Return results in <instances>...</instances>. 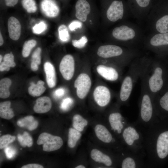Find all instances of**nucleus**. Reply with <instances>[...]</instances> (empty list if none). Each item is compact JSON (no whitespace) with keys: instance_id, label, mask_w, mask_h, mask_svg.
Wrapping results in <instances>:
<instances>
[{"instance_id":"obj_49","label":"nucleus","mask_w":168,"mask_h":168,"mask_svg":"<svg viewBox=\"0 0 168 168\" xmlns=\"http://www.w3.org/2000/svg\"><path fill=\"white\" fill-rule=\"evenodd\" d=\"M76 168H85V167L82 165H80L77 166Z\"/></svg>"},{"instance_id":"obj_44","label":"nucleus","mask_w":168,"mask_h":168,"mask_svg":"<svg viewBox=\"0 0 168 168\" xmlns=\"http://www.w3.org/2000/svg\"><path fill=\"white\" fill-rule=\"evenodd\" d=\"M65 93V91L63 88H59L55 90L54 95L57 98H60L63 96Z\"/></svg>"},{"instance_id":"obj_30","label":"nucleus","mask_w":168,"mask_h":168,"mask_svg":"<svg viewBox=\"0 0 168 168\" xmlns=\"http://www.w3.org/2000/svg\"><path fill=\"white\" fill-rule=\"evenodd\" d=\"M88 122L82 116L78 114L75 115L73 117L72 126L74 128L82 132L87 124Z\"/></svg>"},{"instance_id":"obj_16","label":"nucleus","mask_w":168,"mask_h":168,"mask_svg":"<svg viewBox=\"0 0 168 168\" xmlns=\"http://www.w3.org/2000/svg\"><path fill=\"white\" fill-rule=\"evenodd\" d=\"M75 16L79 21L85 22L91 11L89 3L86 0H78L75 5Z\"/></svg>"},{"instance_id":"obj_13","label":"nucleus","mask_w":168,"mask_h":168,"mask_svg":"<svg viewBox=\"0 0 168 168\" xmlns=\"http://www.w3.org/2000/svg\"><path fill=\"white\" fill-rule=\"evenodd\" d=\"M124 14V7L121 1H113L110 6L107 12L108 19L112 22L121 19Z\"/></svg>"},{"instance_id":"obj_10","label":"nucleus","mask_w":168,"mask_h":168,"mask_svg":"<svg viewBox=\"0 0 168 168\" xmlns=\"http://www.w3.org/2000/svg\"><path fill=\"white\" fill-rule=\"evenodd\" d=\"M108 121L111 130L120 135L128 123L122 114L117 111L112 112L109 114Z\"/></svg>"},{"instance_id":"obj_48","label":"nucleus","mask_w":168,"mask_h":168,"mask_svg":"<svg viewBox=\"0 0 168 168\" xmlns=\"http://www.w3.org/2000/svg\"><path fill=\"white\" fill-rule=\"evenodd\" d=\"M3 43V40L2 36L0 33V45L1 46Z\"/></svg>"},{"instance_id":"obj_23","label":"nucleus","mask_w":168,"mask_h":168,"mask_svg":"<svg viewBox=\"0 0 168 168\" xmlns=\"http://www.w3.org/2000/svg\"><path fill=\"white\" fill-rule=\"evenodd\" d=\"M17 124L20 127L26 128L32 131L37 128L38 123L33 116L29 115L18 120Z\"/></svg>"},{"instance_id":"obj_38","label":"nucleus","mask_w":168,"mask_h":168,"mask_svg":"<svg viewBox=\"0 0 168 168\" xmlns=\"http://www.w3.org/2000/svg\"><path fill=\"white\" fill-rule=\"evenodd\" d=\"M47 28V26L43 21L36 24L33 28V32L36 34H40L44 31Z\"/></svg>"},{"instance_id":"obj_18","label":"nucleus","mask_w":168,"mask_h":168,"mask_svg":"<svg viewBox=\"0 0 168 168\" xmlns=\"http://www.w3.org/2000/svg\"><path fill=\"white\" fill-rule=\"evenodd\" d=\"M95 131L97 137L104 142L106 143L115 142V138L105 126L97 124L95 127Z\"/></svg>"},{"instance_id":"obj_5","label":"nucleus","mask_w":168,"mask_h":168,"mask_svg":"<svg viewBox=\"0 0 168 168\" xmlns=\"http://www.w3.org/2000/svg\"><path fill=\"white\" fill-rule=\"evenodd\" d=\"M37 143L39 145H43V150L49 152L59 149L62 146L63 141L59 136L43 133L39 135Z\"/></svg>"},{"instance_id":"obj_46","label":"nucleus","mask_w":168,"mask_h":168,"mask_svg":"<svg viewBox=\"0 0 168 168\" xmlns=\"http://www.w3.org/2000/svg\"><path fill=\"white\" fill-rule=\"evenodd\" d=\"M18 0H5L6 5L9 7H13L17 3Z\"/></svg>"},{"instance_id":"obj_19","label":"nucleus","mask_w":168,"mask_h":168,"mask_svg":"<svg viewBox=\"0 0 168 168\" xmlns=\"http://www.w3.org/2000/svg\"><path fill=\"white\" fill-rule=\"evenodd\" d=\"M8 29L10 38L17 40L21 35V25L19 21L13 16L10 17L8 21Z\"/></svg>"},{"instance_id":"obj_45","label":"nucleus","mask_w":168,"mask_h":168,"mask_svg":"<svg viewBox=\"0 0 168 168\" xmlns=\"http://www.w3.org/2000/svg\"><path fill=\"white\" fill-rule=\"evenodd\" d=\"M41 165L37 164H30L23 166L21 168H43Z\"/></svg>"},{"instance_id":"obj_12","label":"nucleus","mask_w":168,"mask_h":168,"mask_svg":"<svg viewBox=\"0 0 168 168\" xmlns=\"http://www.w3.org/2000/svg\"><path fill=\"white\" fill-rule=\"evenodd\" d=\"M124 51L120 47L114 45H106L100 46L97 50V55L104 58H110L121 55Z\"/></svg>"},{"instance_id":"obj_15","label":"nucleus","mask_w":168,"mask_h":168,"mask_svg":"<svg viewBox=\"0 0 168 168\" xmlns=\"http://www.w3.org/2000/svg\"><path fill=\"white\" fill-rule=\"evenodd\" d=\"M112 34L116 39L123 41L131 40L135 35V32L133 29L124 25L115 28Z\"/></svg>"},{"instance_id":"obj_22","label":"nucleus","mask_w":168,"mask_h":168,"mask_svg":"<svg viewBox=\"0 0 168 168\" xmlns=\"http://www.w3.org/2000/svg\"><path fill=\"white\" fill-rule=\"evenodd\" d=\"M91 156L95 161L102 163L107 166H111L113 164V161L110 157L97 149H94L91 150Z\"/></svg>"},{"instance_id":"obj_17","label":"nucleus","mask_w":168,"mask_h":168,"mask_svg":"<svg viewBox=\"0 0 168 168\" xmlns=\"http://www.w3.org/2000/svg\"><path fill=\"white\" fill-rule=\"evenodd\" d=\"M41 8L44 14L49 17H55L59 13V8L53 0H43L41 3Z\"/></svg>"},{"instance_id":"obj_39","label":"nucleus","mask_w":168,"mask_h":168,"mask_svg":"<svg viewBox=\"0 0 168 168\" xmlns=\"http://www.w3.org/2000/svg\"><path fill=\"white\" fill-rule=\"evenodd\" d=\"M41 52V49L40 47L38 48L35 50L32 56L31 62H34L38 65L40 64Z\"/></svg>"},{"instance_id":"obj_40","label":"nucleus","mask_w":168,"mask_h":168,"mask_svg":"<svg viewBox=\"0 0 168 168\" xmlns=\"http://www.w3.org/2000/svg\"><path fill=\"white\" fill-rule=\"evenodd\" d=\"M73 103V100L72 98L69 97L66 98L63 100L60 107L62 110L66 111L69 108Z\"/></svg>"},{"instance_id":"obj_41","label":"nucleus","mask_w":168,"mask_h":168,"mask_svg":"<svg viewBox=\"0 0 168 168\" xmlns=\"http://www.w3.org/2000/svg\"><path fill=\"white\" fill-rule=\"evenodd\" d=\"M4 152L7 157L9 159L13 157L16 153V150L10 146H7L5 148Z\"/></svg>"},{"instance_id":"obj_3","label":"nucleus","mask_w":168,"mask_h":168,"mask_svg":"<svg viewBox=\"0 0 168 168\" xmlns=\"http://www.w3.org/2000/svg\"><path fill=\"white\" fill-rule=\"evenodd\" d=\"M141 93L138 102L139 112L136 122L146 128L159 120L154 103L153 98L145 85L141 82Z\"/></svg>"},{"instance_id":"obj_32","label":"nucleus","mask_w":168,"mask_h":168,"mask_svg":"<svg viewBox=\"0 0 168 168\" xmlns=\"http://www.w3.org/2000/svg\"><path fill=\"white\" fill-rule=\"evenodd\" d=\"M17 138L21 145L23 147L26 146L30 147L33 144L32 138L27 132H24L22 135L18 134Z\"/></svg>"},{"instance_id":"obj_31","label":"nucleus","mask_w":168,"mask_h":168,"mask_svg":"<svg viewBox=\"0 0 168 168\" xmlns=\"http://www.w3.org/2000/svg\"><path fill=\"white\" fill-rule=\"evenodd\" d=\"M156 27L157 30L161 33L168 32V15L164 16L156 22Z\"/></svg>"},{"instance_id":"obj_29","label":"nucleus","mask_w":168,"mask_h":168,"mask_svg":"<svg viewBox=\"0 0 168 168\" xmlns=\"http://www.w3.org/2000/svg\"><path fill=\"white\" fill-rule=\"evenodd\" d=\"M81 136L80 132L74 128H70L69 129L68 134V146L71 148L74 147Z\"/></svg>"},{"instance_id":"obj_2","label":"nucleus","mask_w":168,"mask_h":168,"mask_svg":"<svg viewBox=\"0 0 168 168\" xmlns=\"http://www.w3.org/2000/svg\"><path fill=\"white\" fill-rule=\"evenodd\" d=\"M150 60L137 59L131 63L121 86L119 99L123 104H129L133 90L138 80L140 79Z\"/></svg>"},{"instance_id":"obj_14","label":"nucleus","mask_w":168,"mask_h":168,"mask_svg":"<svg viewBox=\"0 0 168 168\" xmlns=\"http://www.w3.org/2000/svg\"><path fill=\"white\" fill-rule=\"evenodd\" d=\"M96 70L100 75L107 80L115 81L119 77V72L114 67L100 65L97 67Z\"/></svg>"},{"instance_id":"obj_7","label":"nucleus","mask_w":168,"mask_h":168,"mask_svg":"<svg viewBox=\"0 0 168 168\" xmlns=\"http://www.w3.org/2000/svg\"><path fill=\"white\" fill-rule=\"evenodd\" d=\"M91 85V78L87 74L82 73L79 75L74 83L77 96L81 99H84L88 93Z\"/></svg>"},{"instance_id":"obj_35","label":"nucleus","mask_w":168,"mask_h":168,"mask_svg":"<svg viewBox=\"0 0 168 168\" xmlns=\"http://www.w3.org/2000/svg\"><path fill=\"white\" fill-rule=\"evenodd\" d=\"M21 4L23 8L28 13H34L36 11L37 7L34 0H22Z\"/></svg>"},{"instance_id":"obj_24","label":"nucleus","mask_w":168,"mask_h":168,"mask_svg":"<svg viewBox=\"0 0 168 168\" xmlns=\"http://www.w3.org/2000/svg\"><path fill=\"white\" fill-rule=\"evenodd\" d=\"M151 46L158 47L168 45V32L158 34L154 36L150 40Z\"/></svg>"},{"instance_id":"obj_33","label":"nucleus","mask_w":168,"mask_h":168,"mask_svg":"<svg viewBox=\"0 0 168 168\" xmlns=\"http://www.w3.org/2000/svg\"><path fill=\"white\" fill-rule=\"evenodd\" d=\"M36 41L34 40H30L26 41L23 45L22 54L24 57H27L30 55L33 48L36 45Z\"/></svg>"},{"instance_id":"obj_8","label":"nucleus","mask_w":168,"mask_h":168,"mask_svg":"<svg viewBox=\"0 0 168 168\" xmlns=\"http://www.w3.org/2000/svg\"><path fill=\"white\" fill-rule=\"evenodd\" d=\"M156 111L158 117L168 115V86L153 100Z\"/></svg>"},{"instance_id":"obj_37","label":"nucleus","mask_w":168,"mask_h":168,"mask_svg":"<svg viewBox=\"0 0 168 168\" xmlns=\"http://www.w3.org/2000/svg\"><path fill=\"white\" fill-rule=\"evenodd\" d=\"M87 41L86 37L83 36L79 40H72V43L74 47L78 48H82L86 45Z\"/></svg>"},{"instance_id":"obj_26","label":"nucleus","mask_w":168,"mask_h":168,"mask_svg":"<svg viewBox=\"0 0 168 168\" xmlns=\"http://www.w3.org/2000/svg\"><path fill=\"white\" fill-rule=\"evenodd\" d=\"M11 103L9 101L0 103V116L4 119H10L14 116L12 109L10 108Z\"/></svg>"},{"instance_id":"obj_43","label":"nucleus","mask_w":168,"mask_h":168,"mask_svg":"<svg viewBox=\"0 0 168 168\" xmlns=\"http://www.w3.org/2000/svg\"><path fill=\"white\" fill-rule=\"evenodd\" d=\"M138 5L142 7H147L149 4L150 0H135Z\"/></svg>"},{"instance_id":"obj_25","label":"nucleus","mask_w":168,"mask_h":168,"mask_svg":"<svg viewBox=\"0 0 168 168\" xmlns=\"http://www.w3.org/2000/svg\"><path fill=\"white\" fill-rule=\"evenodd\" d=\"M44 82L41 80L38 82L36 84L32 82L28 88V93L30 95L34 96H38L42 95L46 90L44 86Z\"/></svg>"},{"instance_id":"obj_34","label":"nucleus","mask_w":168,"mask_h":168,"mask_svg":"<svg viewBox=\"0 0 168 168\" xmlns=\"http://www.w3.org/2000/svg\"><path fill=\"white\" fill-rule=\"evenodd\" d=\"M58 35L59 39L63 42L68 41L70 39V36L67 26L64 25H60L58 27Z\"/></svg>"},{"instance_id":"obj_47","label":"nucleus","mask_w":168,"mask_h":168,"mask_svg":"<svg viewBox=\"0 0 168 168\" xmlns=\"http://www.w3.org/2000/svg\"><path fill=\"white\" fill-rule=\"evenodd\" d=\"M38 65L36 63L31 62V69L33 71H36L38 69Z\"/></svg>"},{"instance_id":"obj_6","label":"nucleus","mask_w":168,"mask_h":168,"mask_svg":"<svg viewBox=\"0 0 168 168\" xmlns=\"http://www.w3.org/2000/svg\"><path fill=\"white\" fill-rule=\"evenodd\" d=\"M123 157L121 162L122 168H140L146 166L144 157L133 153L125 149L124 154H121Z\"/></svg>"},{"instance_id":"obj_27","label":"nucleus","mask_w":168,"mask_h":168,"mask_svg":"<svg viewBox=\"0 0 168 168\" xmlns=\"http://www.w3.org/2000/svg\"><path fill=\"white\" fill-rule=\"evenodd\" d=\"M16 63L14 61V57L12 53L6 54L3 57V61L0 64V71H8L10 68L14 67Z\"/></svg>"},{"instance_id":"obj_4","label":"nucleus","mask_w":168,"mask_h":168,"mask_svg":"<svg viewBox=\"0 0 168 168\" xmlns=\"http://www.w3.org/2000/svg\"><path fill=\"white\" fill-rule=\"evenodd\" d=\"M143 128L136 122H128L121 135L126 149L131 152L144 157V131Z\"/></svg>"},{"instance_id":"obj_36","label":"nucleus","mask_w":168,"mask_h":168,"mask_svg":"<svg viewBox=\"0 0 168 168\" xmlns=\"http://www.w3.org/2000/svg\"><path fill=\"white\" fill-rule=\"evenodd\" d=\"M16 139L15 136L9 134L3 135L0 138V148L1 149L5 148L10 143L13 142Z\"/></svg>"},{"instance_id":"obj_50","label":"nucleus","mask_w":168,"mask_h":168,"mask_svg":"<svg viewBox=\"0 0 168 168\" xmlns=\"http://www.w3.org/2000/svg\"><path fill=\"white\" fill-rule=\"evenodd\" d=\"M2 56L1 55H0V63H1V61H2Z\"/></svg>"},{"instance_id":"obj_1","label":"nucleus","mask_w":168,"mask_h":168,"mask_svg":"<svg viewBox=\"0 0 168 168\" xmlns=\"http://www.w3.org/2000/svg\"><path fill=\"white\" fill-rule=\"evenodd\" d=\"M140 79L154 100L168 86V62L161 59L150 60Z\"/></svg>"},{"instance_id":"obj_42","label":"nucleus","mask_w":168,"mask_h":168,"mask_svg":"<svg viewBox=\"0 0 168 168\" xmlns=\"http://www.w3.org/2000/svg\"><path fill=\"white\" fill-rule=\"evenodd\" d=\"M82 26V23L78 21L75 20L72 21L69 26L70 30L72 31L75 30L78 28H81Z\"/></svg>"},{"instance_id":"obj_21","label":"nucleus","mask_w":168,"mask_h":168,"mask_svg":"<svg viewBox=\"0 0 168 168\" xmlns=\"http://www.w3.org/2000/svg\"><path fill=\"white\" fill-rule=\"evenodd\" d=\"M44 69L48 86L51 88L54 87L56 84V77L54 66L50 62H46L44 64Z\"/></svg>"},{"instance_id":"obj_9","label":"nucleus","mask_w":168,"mask_h":168,"mask_svg":"<svg viewBox=\"0 0 168 168\" xmlns=\"http://www.w3.org/2000/svg\"><path fill=\"white\" fill-rule=\"evenodd\" d=\"M59 69L64 79L67 80L72 77L75 70V62L73 56L67 54L63 57L59 64Z\"/></svg>"},{"instance_id":"obj_11","label":"nucleus","mask_w":168,"mask_h":168,"mask_svg":"<svg viewBox=\"0 0 168 168\" xmlns=\"http://www.w3.org/2000/svg\"><path fill=\"white\" fill-rule=\"evenodd\" d=\"M93 95L95 101L101 107L105 106L109 103L111 96L109 89L103 86L96 87L94 90Z\"/></svg>"},{"instance_id":"obj_28","label":"nucleus","mask_w":168,"mask_h":168,"mask_svg":"<svg viewBox=\"0 0 168 168\" xmlns=\"http://www.w3.org/2000/svg\"><path fill=\"white\" fill-rule=\"evenodd\" d=\"M12 84L11 80L9 78H5L0 81V97L7 98L9 97L10 92L9 88Z\"/></svg>"},{"instance_id":"obj_20","label":"nucleus","mask_w":168,"mask_h":168,"mask_svg":"<svg viewBox=\"0 0 168 168\" xmlns=\"http://www.w3.org/2000/svg\"><path fill=\"white\" fill-rule=\"evenodd\" d=\"M51 106L52 103L50 98L47 96H43L36 100L33 109L36 113H44L49 111Z\"/></svg>"}]
</instances>
